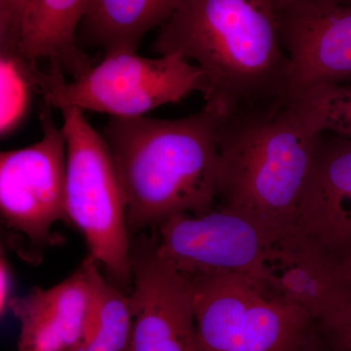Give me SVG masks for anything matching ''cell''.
<instances>
[{
	"instance_id": "obj_23",
	"label": "cell",
	"mask_w": 351,
	"mask_h": 351,
	"mask_svg": "<svg viewBox=\"0 0 351 351\" xmlns=\"http://www.w3.org/2000/svg\"><path fill=\"white\" fill-rule=\"evenodd\" d=\"M274 2L276 5L295 3V2H317V3L343 4V5H351V0H274Z\"/></svg>"
},
{
	"instance_id": "obj_8",
	"label": "cell",
	"mask_w": 351,
	"mask_h": 351,
	"mask_svg": "<svg viewBox=\"0 0 351 351\" xmlns=\"http://www.w3.org/2000/svg\"><path fill=\"white\" fill-rule=\"evenodd\" d=\"M156 232L159 253L182 278L233 274L256 281L274 230L219 207L197 215H176Z\"/></svg>"
},
{
	"instance_id": "obj_5",
	"label": "cell",
	"mask_w": 351,
	"mask_h": 351,
	"mask_svg": "<svg viewBox=\"0 0 351 351\" xmlns=\"http://www.w3.org/2000/svg\"><path fill=\"white\" fill-rule=\"evenodd\" d=\"M36 88L43 103L59 110L73 107L136 117L195 92L204 95L207 82L202 69L180 53L147 58L137 51H117L73 82H66L58 64H50L48 73L38 69Z\"/></svg>"
},
{
	"instance_id": "obj_7",
	"label": "cell",
	"mask_w": 351,
	"mask_h": 351,
	"mask_svg": "<svg viewBox=\"0 0 351 351\" xmlns=\"http://www.w3.org/2000/svg\"><path fill=\"white\" fill-rule=\"evenodd\" d=\"M52 107L39 110L43 137L23 149L0 154V213L9 244L21 257L36 262L48 247L60 243L52 232L69 225L66 210V140Z\"/></svg>"
},
{
	"instance_id": "obj_18",
	"label": "cell",
	"mask_w": 351,
	"mask_h": 351,
	"mask_svg": "<svg viewBox=\"0 0 351 351\" xmlns=\"http://www.w3.org/2000/svg\"><path fill=\"white\" fill-rule=\"evenodd\" d=\"M36 63L17 51H0V135H11L22 124L36 92Z\"/></svg>"
},
{
	"instance_id": "obj_2",
	"label": "cell",
	"mask_w": 351,
	"mask_h": 351,
	"mask_svg": "<svg viewBox=\"0 0 351 351\" xmlns=\"http://www.w3.org/2000/svg\"><path fill=\"white\" fill-rule=\"evenodd\" d=\"M223 119L205 107L177 119L110 117L101 134L123 188L131 237L176 215L213 209Z\"/></svg>"
},
{
	"instance_id": "obj_12",
	"label": "cell",
	"mask_w": 351,
	"mask_h": 351,
	"mask_svg": "<svg viewBox=\"0 0 351 351\" xmlns=\"http://www.w3.org/2000/svg\"><path fill=\"white\" fill-rule=\"evenodd\" d=\"M101 267L87 257L62 282L36 286L15 297L10 311L19 321L18 351H84L92 324Z\"/></svg>"
},
{
	"instance_id": "obj_13",
	"label": "cell",
	"mask_w": 351,
	"mask_h": 351,
	"mask_svg": "<svg viewBox=\"0 0 351 351\" xmlns=\"http://www.w3.org/2000/svg\"><path fill=\"white\" fill-rule=\"evenodd\" d=\"M297 226L341 265L351 261V138L321 135Z\"/></svg>"
},
{
	"instance_id": "obj_20",
	"label": "cell",
	"mask_w": 351,
	"mask_h": 351,
	"mask_svg": "<svg viewBox=\"0 0 351 351\" xmlns=\"http://www.w3.org/2000/svg\"><path fill=\"white\" fill-rule=\"evenodd\" d=\"M32 0H0V51H18L21 25Z\"/></svg>"
},
{
	"instance_id": "obj_17",
	"label": "cell",
	"mask_w": 351,
	"mask_h": 351,
	"mask_svg": "<svg viewBox=\"0 0 351 351\" xmlns=\"http://www.w3.org/2000/svg\"><path fill=\"white\" fill-rule=\"evenodd\" d=\"M288 101L311 130L351 138V85H321Z\"/></svg>"
},
{
	"instance_id": "obj_10",
	"label": "cell",
	"mask_w": 351,
	"mask_h": 351,
	"mask_svg": "<svg viewBox=\"0 0 351 351\" xmlns=\"http://www.w3.org/2000/svg\"><path fill=\"white\" fill-rule=\"evenodd\" d=\"M276 10L290 60L287 100L313 87L351 82V5L295 2Z\"/></svg>"
},
{
	"instance_id": "obj_16",
	"label": "cell",
	"mask_w": 351,
	"mask_h": 351,
	"mask_svg": "<svg viewBox=\"0 0 351 351\" xmlns=\"http://www.w3.org/2000/svg\"><path fill=\"white\" fill-rule=\"evenodd\" d=\"M133 327L131 295L101 274L93 324L84 351H130Z\"/></svg>"
},
{
	"instance_id": "obj_24",
	"label": "cell",
	"mask_w": 351,
	"mask_h": 351,
	"mask_svg": "<svg viewBox=\"0 0 351 351\" xmlns=\"http://www.w3.org/2000/svg\"><path fill=\"white\" fill-rule=\"evenodd\" d=\"M341 267H343V274H345L346 281H348V284L351 286V261L341 265Z\"/></svg>"
},
{
	"instance_id": "obj_21",
	"label": "cell",
	"mask_w": 351,
	"mask_h": 351,
	"mask_svg": "<svg viewBox=\"0 0 351 351\" xmlns=\"http://www.w3.org/2000/svg\"><path fill=\"white\" fill-rule=\"evenodd\" d=\"M13 295V274L3 247L0 255V314L1 317L10 311Z\"/></svg>"
},
{
	"instance_id": "obj_4",
	"label": "cell",
	"mask_w": 351,
	"mask_h": 351,
	"mask_svg": "<svg viewBox=\"0 0 351 351\" xmlns=\"http://www.w3.org/2000/svg\"><path fill=\"white\" fill-rule=\"evenodd\" d=\"M66 140V199L69 225L89 255L120 288L133 284L126 200L112 152L82 110H61Z\"/></svg>"
},
{
	"instance_id": "obj_22",
	"label": "cell",
	"mask_w": 351,
	"mask_h": 351,
	"mask_svg": "<svg viewBox=\"0 0 351 351\" xmlns=\"http://www.w3.org/2000/svg\"><path fill=\"white\" fill-rule=\"evenodd\" d=\"M300 351H327L322 339H321L318 330H316L315 334L313 335V338L309 339Z\"/></svg>"
},
{
	"instance_id": "obj_19",
	"label": "cell",
	"mask_w": 351,
	"mask_h": 351,
	"mask_svg": "<svg viewBox=\"0 0 351 351\" xmlns=\"http://www.w3.org/2000/svg\"><path fill=\"white\" fill-rule=\"evenodd\" d=\"M316 326L327 351H351V295Z\"/></svg>"
},
{
	"instance_id": "obj_9",
	"label": "cell",
	"mask_w": 351,
	"mask_h": 351,
	"mask_svg": "<svg viewBox=\"0 0 351 351\" xmlns=\"http://www.w3.org/2000/svg\"><path fill=\"white\" fill-rule=\"evenodd\" d=\"M130 351H199L189 284L161 256L156 233L131 240Z\"/></svg>"
},
{
	"instance_id": "obj_3",
	"label": "cell",
	"mask_w": 351,
	"mask_h": 351,
	"mask_svg": "<svg viewBox=\"0 0 351 351\" xmlns=\"http://www.w3.org/2000/svg\"><path fill=\"white\" fill-rule=\"evenodd\" d=\"M321 135L288 100L246 106L226 115L219 131V207L270 230L297 226Z\"/></svg>"
},
{
	"instance_id": "obj_11",
	"label": "cell",
	"mask_w": 351,
	"mask_h": 351,
	"mask_svg": "<svg viewBox=\"0 0 351 351\" xmlns=\"http://www.w3.org/2000/svg\"><path fill=\"white\" fill-rule=\"evenodd\" d=\"M256 281L276 297L301 307L315 322L351 295L341 263L297 226L272 232Z\"/></svg>"
},
{
	"instance_id": "obj_14",
	"label": "cell",
	"mask_w": 351,
	"mask_h": 351,
	"mask_svg": "<svg viewBox=\"0 0 351 351\" xmlns=\"http://www.w3.org/2000/svg\"><path fill=\"white\" fill-rule=\"evenodd\" d=\"M92 0H32L21 25L18 52L38 63L48 59L77 78L93 66L80 47L77 32Z\"/></svg>"
},
{
	"instance_id": "obj_15",
	"label": "cell",
	"mask_w": 351,
	"mask_h": 351,
	"mask_svg": "<svg viewBox=\"0 0 351 351\" xmlns=\"http://www.w3.org/2000/svg\"><path fill=\"white\" fill-rule=\"evenodd\" d=\"M184 1L92 0L78 29V44L100 48L104 56L117 51H137L145 34L162 27Z\"/></svg>"
},
{
	"instance_id": "obj_6",
	"label": "cell",
	"mask_w": 351,
	"mask_h": 351,
	"mask_svg": "<svg viewBox=\"0 0 351 351\" xmlns=\"http://www.w3.org/2000/svg\"><path fill=\"white\" fill-rule=\"evenodd\" d=\"M184 280L199 351H300L317 330L306 311L249 277Z\"/></svg>"
},
{
	"instance_id": "obj_1",
	"label": "cell",
	"mask_w": 351,
	"mask_h": 351,
	"mask_svg": "<svg viewBox=\"0 0 351 351\" xmlns=\"http://www.w3.org/2000/svg\"><path fill=\"white\" fill-rule=\"evenodd\" d=\"M152 51L195 62L206 78L204 107L221 117L287 100L290 60L274 0H186L161 27Z\"/></svg>"
}]
</instances>
